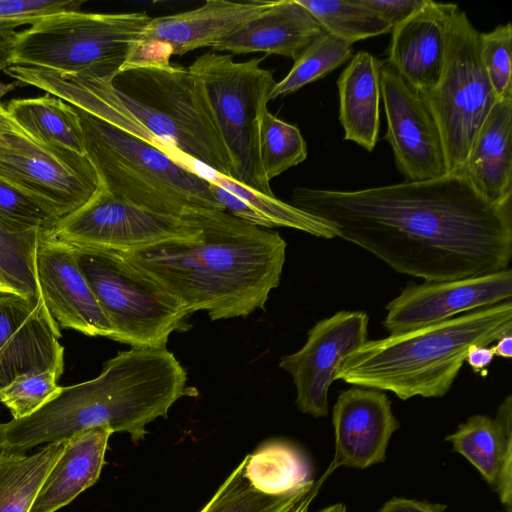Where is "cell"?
<instances>
[{
	"mask_svg": "<svg viewBox=\"0 0 512 512\" xmlns=\"http://www.w3.org/2000/svg\"><path fill=\"white\" fill-rule=\"evenodd\" d=\"M494 357L491 347L474 345L468 350L465 362L474 373H480L482 375V372L487 374L485 368L492 363Z\"/></svg>",
	"mask_w": 512,
	"mask_h": 512,
	"instance_id": "42",
	"label": "cell"
},
{
	"mask_svg": "<svg viewBox=\"0 0 512 512\" xmlns=\"http://www.w3.org/2000/svg\"><path fill=\"white\" fill-rule=\"evenodd\" d=\"M191 213L186 217L159 213L100 187L85 204L59 218L50 233L73 247L127 251L198 239L201 230Z\"/></svg>",
	"mask_w": 512,
	"mask_h": 512,
	"instance_id": "12",
	"label": "cell"
},
{
	"mask_svg": "<svg viewBox=\"0 0 512 512\" xmlns=\"http://www.w3.org/2000/svg\"><path fill=\"white\" fill-rule=\"evenodd\" d=\"M75 109L85 154L96 170L100 187L111 195L176 217L201 209L224 210L205 175L148 142Z\"/></svg>",
	"mask_w": 512,
	"mask_h": 512,
	"instance_id": "6",
	"label": "cell"
},
{
	"mask_svg": "<svg viewBox=\"0 0 512 512\" xmlns=\"http://www.w3.org/2000/svg\"><path fill=\"white\" fill-rule=\"evenodd\" d=\"M42 232H12L0 226V279L19 296H41L36 255Z\"/></svg>",
	"mask_w": 512,
	"mask_h": 512,
	"instance_id": "33",
	"label": "cell"
},
{
	"mask_svg": "<svg viewBox=\"0 0 512 512\" xmlns=\"http://www.w3.org/2000/svg\"><path fill=\"white\" fill-rule=\"evenodd\" d=\"M151 19L146 12L52 15L17 33L13 65L112 79Z\"/></svg>",
	"mask_w": 512,
	"mask_h": 512,
	"instance_id": "7",
	"label": "cell"
},
{
	"mask_svg": "<svg viewBox=\"0 0 512 512\" xmlns=\"http://www.w3.org/2000/svg\"><path fill=\"white\" fill-rule=\"evenodd\" d=\"M506 512H511V510H508V509H507V511H506Z\"/></svg>",
	"mask_w": 512,
	"mask_h": 512,
	"instance_id": "47",
	"label": "cell"
},
{
	"mask_svg": "<svg viewBox=\"0 0 512 512\" xmlns=\"http://www.w3.org/2000/svg\"><path fill=\"white\" fill-rule=\"evenodd\" d=\"M263 58L235 62L232 55L207 51L188 67L198 81L215 126L228 153L231 179L249 189L274 196L262 170L259 139L273 71Z\"/></svg>",
	"mask_w": 512,
	"mask_h": 512,
	"instance_id": "8",
	"label": "cell"
},
{
	"mask_svg": "<svg viewBox=\"0 0 512 512\" xmlns=\"http://www.w3.org/2000/svg\"><path fill=\"white\" fill-rule=\"evenodd\" d=\"M5 109L34 139L86 155L81 122L73 105L47 95L11 100Z\"/></svg>",
	"mask_w": 512,
	"mask_h": 512,
	"instance_id": "27",
	"label": "cell"
},
{
	"mask_svg": "<svg viewBox=\"0 0 512 512\" xmlns=\"http://www.w3.org/2000/svg\"><path fill=\"white\" fill-rule=\"evenodd\" d=\"M4 294H16L7 284L0 279V295ZM17 295V294H16Z\"/></svg>",
	"mask_w": 512,
	"mask_h": 512,
	"instance_id": "46",
	"label": "cell"
},
{
	"mask_svg": "<svg viewBox=\"0 0 512 512\" xmlns=\"http://www.w3.org/2000/svg\"><path fill=\"white\" fill-rule=\"evenodd\" d=\"M73 249L111 325V340L131 347L159 348L166 346L171 333L187 328L190 315L181 303L119 251Z\"/></svg>",
	"mask_w": 512,
	"mask_h": 512,
	"instance_id": "9",
	"label": "cell"
},
{
	"mask_svg": "<svg viewBox=\"0 0 512 512\" xmlns=\"http://www.w3.org/2000/svg\"><path fill=\"white\" fill-rule=\"evenodd\" d=\"M324 30L297 0H275L264 13L210 46L232 54L263 52L294 61Z\"/></svg>",
	"mask_w": 512,
	"mask_h": 512,
	"instance_id": "21",
	"label": "cell"
},
{
	"mask_svg": "<svg viewBox=\"0 0 512 512\" xmlns=\"http://www.w3.org/2000/svg\"><path fill=\"white\" fill-rule=\"evenodd\" d=\"M368 324L363 311H339L317 322L300 350L281 357L279 367L292 376L302 413L327 416L329 388L342 363L367 341Z\"/></svg>",
	"mask_w": 512,
	"mask_h": 512,
	"instance_id": "13",
	"label": "cell"
},
{
	"mask_svg": "<svg viewBox=\"0 0 512 512\" xmlns=\"http://www.w3.org/2000/svg\"><path fill=\"white\" fill-rule=\"evenodd\" d=\"M458 173L489 202L512 200V98L495 102Z\"/></svg>",
	"mask_w": 512,
	"mask_h": 512,
	"instance_id": "23",
	"label": "cell"
},
{
	"mask_svg": "<svg viewBox=\"0 0 512 512\" xmlns=\"http://www.w3.org/2000/svg\"><path fill=\"white\" fill-rule=\"evenodd\" d=\"M259 153L262 170L270 182L303 162L307 158V146L297 126L267 110L261 121Z\"/></svg>",
	"mask_w": 512,
	"mask_h": 512,
	"instance_id": "34",
	"label": "cell"
},
{
	"mask_svg": "<svg viewBox=\"0 0 512 512\" xmlns=\"http://www.w3.org/2000/svg\"><path fill=\"white\" fill-rule=\"evenodd\" d=\"M64 447L65 440L45 444L29 455L0 450V512H30Z\"/></svg>",
	"mask_w": 512,
	"mask_h": 512,
	"instance_id": "28",
	"label": "cell"
},
{
	"mask_svg": "<svg viewBox=\"0 0 512 512\" xmlns=\"http://www.w3.org/2000/svg\"><path fill=\"white\" fill-rule=\"evenodd\" d=\"M314 495L315 493L311 491L290 512H308L309 504Z\"/></svg>",
	"mask_w": 512,
	"mask_h": 512,
	"instance_id": "44",
	"label": "cell"
},
{
	"mask_svg": "<svg viewBox=\"0 0 512 512\" xmlns=\"http://www.w3.org/2000/svg\"><path fill=\"white\" fill-rule=\"evenodd\" d=\"M352 57L353 48L350 43L324 31L294 61L289 73L275 83L269 101L294 93L325 77Z\"/></svg>",
	"mask_w": 512,
	"mask_h": 512,
	"instance_id": "32",
	"label": "cell"
},
{
	"mask_svg": "<svg viewBox=\"0 0 512 512\" xmlns=\"http://www.w3.org/2000/svg\"><path fill=\"white\" fill-rule=\"evenodd\" d=\"M47 93L190 166L231 179V163L204 93L188 68L135 67L112 79L49 72Z\"/></svg>",
	"mask_w": 512,
	"mask_h": 512,
	"instance_id": "3",
	"label": "cell"
},
{
	"mask_svg": "<svg viewBox=\"0 0 512 512\" xmlns=\"http://www.w3.org/2000/svg\"><path fill=\"white\" fill-rule=\"evenodd\" d=\"M17 33L14 28L0 24V71L13 65Z\"/></svg>",
	"mask_w": 512,
	"mask_h": 512,
	"instance_id": "41",
	"label": "cell"
},
{
	"mask_svg": "<svg viewBox=\"0 0 512 512\" xmlns=\"http://www.w3.org/2000/svg\"><path fill=\"white\" fill-rule=\"evenodd\" d=\"M512 25L481 33V60L497 100L512 98Z\"/></svg>",
	"mask_w": 512,
	"mask_h": 512,
	"instance_id": "37",
	"label": "cell"
},
{
	"mask_svg": "<svg viewBox=\"0 0 512 512\" xmlns=\"http://www.w3.org/2000/svg\"><path fill=\"white\" fill-rule=\"evenodd\" d=\"M318 512H347L346 506L343 503L333 504Z\"/></svg>",
	"mask_w": 512,
	"mask_h": 512,
	"instance_id": "45",
	"label": "cell"
},
{
	"mask_svg": "<svg viewBox=\"0 0 512 512\" xmlns=\"http://www.w3.org/2000/svg\"><path fill=\"white\" fill-rule=\"evenodd\" d=\"M191 214L201 230L198 239L119 252L166 288L189 315L206 311L215 321L264 309L280 284L285 240L225 210Z\"/></svg>",
	"mask_w": 512,
	"mask_h": 512,
	"instance_id": "2",
	"label": "cell"
},
{
	"mask_svg": "<svg viewBox=\"0 0 512 512\" xmlns=\"http://www.w3.org/2000/svg\"><path fill=\"white\" fill-rule=\"evenodd\" d=\"M491 349L494 356L510 359L512 357V333H507L500 337Z\"/></svg>",
	"mask_w": 512,
	"mask_h": 512,
	"instance_id": "43",
	"label": "cell"
},
{
	"mask_svg": "<svg viewBox=\"0 0 512 512\" xmlns=\"http://www.w3.org/2000/svg\"><path fill=\"white\" fill-rule=\"evenodd\" d=\"M107 426L82 430L65 440V447L46 476L30 512H56L98 480L105 463Z\"/></svg>",
	"mask_w": 512,
	"mask_h": 512,
	"instance_id": "24",
	"label": "cell"
},
{
	"mask_svg": "<svg viewBox=\"0 0 512 512\" xmlns=\"http://www.w3.org/2000/svg\"><path fill=\"white\" fill-rule=\"evenodd\" d=\"M446 508L440 503L393 497L384 503L379 512H444Z\"/></svg>",
	"mask_w": 512,
	"mask_h": 512,
	"instance_id": "40",
	"label": "cell"
},
{
	"mask_svg": "<svg viewBox=\"0 0 512 512\" xmlns=\"http://www.w3.org/2000/svg\"><path fill=\"white\" fill-rule=\"evenodd\" d=\"M61 375L57 370H46L18 376L0 390V402L12 419L25 418L57 396L62 388L58 385Z\"/></svg>",
	"mask_w": 512,
	"mask_h": 512,
	"instance_id": "35",
	"label": "cell"
},
{
	"mask_svg": "<svg viewBox=\"0 0 512 512\" xmlns=\"http://www.w3.org/2000/svg\"><path fill=\"white\" fill-rule=\"evenodd\" d=\"M324 31L350 43L390 33L392 25L359 0H297Z\"/></svg>",
	"mask_w": 512,
	"mask_h": 512,
	"instance_id": "31",
	"label": "cell"
},
{
	"mask_svg": "<svg viewBox=\"0 0 512 512\" xmlns=\"http://www.w3.org/2000/svg\"><path fill=\"white\" fill-rule=\"evenodd\" d=\"M210 189L225 211L261 228L287 227L313 236L332 239L335 229L324 220L309 214L290 203L249 189L212 171L206 177Z\"/></svg>",
	"mask_w": 512,
	"mask_h": 512,
	"instance_id": "26",
	"label": "cell"
},
{
	"mask_svg": "<svg viewBox=\"0 0 512 512\" xmlns=\"http://www.w3.org/2000/svg\"><path fill=\"white\" fill-rule=\"evenodd\" d=\"M512 270L451 281L409 282L387 305L382 324L398 335L510 301Z\"/></svg>",
	"mask_w": 512,
	"mask_h": 512,
	"instance_id": "15",
	"label": "cell"
},
{
	"mask_svg": "<svg viewBox=\"0 0 512 512\" xmlns=\"http://www.w3.org/2000/svg\"><path fill=\"white\" fill-rule=\"evenodd\" d=\"M186 383L184 367L166 347H131L106 361L97 377L62 387L35 413L0 423V450L26 453L98 426L137 443L187 394Z\"/></svg>",
	"mask_w": 512,
	"mask_h": 512,
	"instance_id": "4",
	"label": "cell"
},
{
	"mask_svg": "<svg viewBox=\"0 0 512 512\" xmlns=\"http://www.w3.org/2000/svg\"><path fill=\"white\" fill-rule=\"evenodd\" d=\"M37 279L46 307L59 327L111 339L113 331L72 246L50 230L42 232L36 255Z\"/></svg>",
	"mask_w": 512,
	"mask_h": 512,
	"instance_id": "17",
	"label": "cell"
},
{
	"mask_svg": "<svg viewBox=\"0 0 512 512\" xmlns=\"http://www.w3.org/2000/svg\"><path fill=\"white\" fill-rule=\"evenodd\" d=\"M512 333V302L477 309L413 331L367 340L342 363L336 380L390 391L401 400L440 398L474 345Z\"/></svg>",
	"mask_w": 512,
	"mask_h": 512,
	"instance_id": "5",
	"label": "cell"
},
{
	"mask_svg": "<svg viewBox=\"0 0 512 512\" xmlns=\"http://www.w3.org/2000/svg\"><path fill=\"white\" fill-rule=\"evenodd\" d=\"M395 26L425 5L427 0H359Z\"/></svg>",
	"mask_w": 512,
	"mask_h": 512,
	"instance_id": "39",
	"label": "cell"
},
{
	"mask_svg": "<svg viewBox=\"0 0 512 512\" xmlns=\"http://www.w3.org/2000/svg\"><path fill=\"white\" fill-rule=\"evenodd\" d=\"M382 61L366 51H359L337 80L339 120L344 139L371 152L380 128V69Z\"/></svg>",
	"mask_w": 512,
	"mask_h": 512,
	"instance_id": "25",
	"label": "cell"
},
{
	"mask_svg": "<svg viewBox=\"0 0 512 512\" xmlns=\"http://www.w3.org/2000/svg\"><path fill=\"white\" fill-rule=\"evenodd\" d=\"M481 33L453 4L443 68L433 89L421 94L440 130L448 174L462 169L483 122L497 101L481 60Z\"/></svg>",
	"mask_w": 512,
	"mask_h": 512,
	"instance_id": "10",
	"label": "cell"
},
{
	"mask_svg": "<svg viewBox=\"0 0 512 512\" xmlns=\"http://www.w3.org/2000/svg\"><path fill=\"white\" fill-rule=\"evenodd\" d=\"M60 327L43 297L0 295V390L18 376L64 371Z\"/></svg>",
	"mask_w": 512,
	"mask_h": 512,
	"instance_id": "16",
	"label": "cell"
},
{
	"mask_svg": "<svg viewBox=\"0 0 512 512\" xmlns=\"http://www.w3.org/2000/svg\"><path fill=\"white\" fill-rule=\"evenodd\" d=\"M290 204L425 281L497 272L512 258V200L489 202L461 173L354 191L296 187Z\"/></svg>",
	"mask_w": 512,
	"mask_h": 512,
	"instance_id": "1",
	"label": "cell"
},
{
	"mask_svg": "<svg viewBox=\"0 0 512 512\" xmlns=\"http://www.w3.org/2000/svg\"><path fill=\"white\" fill-rule=\"evenodd\" d=\"M335 453L329 469H366L385 461L389 441L400 424L387 395L354 386L342 391L332 409Z\"/></svg>",
	"mask_w": 512,
	"mask_h": 512,
	"instance_id": "18",
	"label": "cell"
},
{
	"mask_svg": "<svg viewBox=\"0 0 512 512\" xmlns=\"http://www.w3.org/2000/svg\"><path fill=\"white\" fill-rule=\"evenodd\" d=\"M453 451L464 456L497 491L500 501L512 506V396L500 404L495 419L473 415L446 436Z\"/></svg>",
	"mask_w": 512,
	"mask_h": 512,
	"instance_id": "22",
	"label": "cell"
},
{
	"mask_svg": "<svg viewBox=\"0 0 512 512\" xmlns=\"http://www.w3.org/2000/svg\"><path fill=\"white\" fill-rule=\"evenodd\" d=\"M83 0H0V24L12 28L34 25L65 12L80 11Z\"/></svg>",
	"mask_w": 512,
	"mask_h": 512,
	"instance_id": "38",
	"label": "cell"
},
{
	"mask_svg": "<svg viewBox=\"0 0 512 512\" xmlns=\"http://www.w3.org/2000/svg\"><path fill=\"white\" fill-rule=\"evenodd\" d=\"M452 6L427 0L390 32L385 63L420 94L433 89L440 78Z\"/></svg>",
	"mask_w": 512,
	"mask_h": 512,
	"instance_id": "19",
	"label": "cell"
},
{
	"mask_svg": "<svg viewBox=\"0 0 512 512\" xmlns=\"http://www.w3.org/2000/svg\"><path fill=\"white\" fill-rule=\"evenodd\" d=\"M60 217L44 204L0 179V226L12 232L48 231Z\"/></svg>",
	"mask_w": 512,
	"mask_h": 512,
	"instance_id": "36",
	"label": "cell"
},
{
	"mask_svg": "<svg viewBox=\"0 0 512 512\" xmlns=\"http://www.w3.org/2000/svg\"><path fill=\"white\" fill-rule=\"evenodd\" d=\"M275 0H208L202 6L152 18L140 39L165 44L173 55L212 46L268 10Z\"/></svg>",
	"mask_w": 512,
	"mask_h": 512,
	"instance_id": "20",
	"label": "cell"
},
{
	"mask_svg": "<svg viewBox=\"0 0 512 512\" xmlns=\"http://www.w3.org/2000/svg\"><path fill=\"white\" fill-rule=\"evenodd\" d=\"M244 468L243 459L200 512H290L313 489L310 480L285 494H266L251 485Z\"/></svg>",
	"mask_w": 512,
	"mask_h": 512,
	"instance_id": "30",
	"label": "cell"
},
{
	"mask_svg": "<svg viewBox=\"0 0 512 512\" xmlns=\"http://www.w3.org/2000/svg\"><path fill=\"white\" fill-rule=\"evenodd\" d=\"M0 106H1V104H0Z\"/></svg>",
	"mask_w": 512,
	"mask_h": 512,
	"instance_id": "48",
	"label": "cell"
},
{
	"mask_svg": "<svg viewBox=\"0 0 512 512\" xmlns=\"http://www.w3.org/2000/svg\"><path fill=\"white\" fill-rule=\"evenodd\" d=\"M380 90L387 120L385 139L406 181L447 175L442 136L422 95L385 62L380 69Z\"/></svg>",
	"mask_w": 512,
	"mask_h": 512,
	"instance_id": "14",
	"label": "cell"
},
{
	"mask_svg": "<svg viewBox=\"0 0 512 512\" xmlns=\"http://www.w3.org/2000/svg\"><path fill=\"white\" fill-rule=\"evenodd\" d=\"M244 461L247 479L255 489L266 494H285L312 480L305 457L283 441L266 443Z\"/></svg>",
	"mask_w": 512,
	"mask_h": 512,
	"instance_id": "29",
	"label": "cell"
},
{
	"mask_svg": "<svg viewBox=\"0 0 512 512\" xmlns=\"http://www.w3.org/2000/svg\"><path fill=\"white\" fill-rule=\"evenodd\" d=\"M0 179L35 198L58 217L85 204L100 188L86 155L40 142L0 106Z\"/></svg>",
	"mask_w": 512,
	"mask_h": 512,
	"instance_id": "11",
	"label": "cell"
}]
</instances>
